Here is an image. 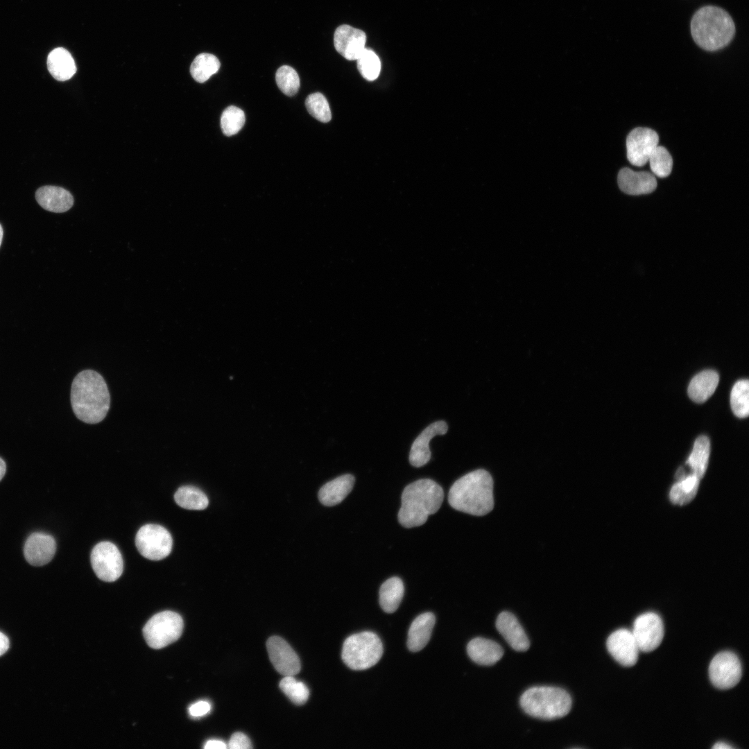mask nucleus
<instances>
[{"label": "nucleus", "instance_id": "obj_12", "mask_svg": "<svg viewBox=\"0 0 749 749\" xmlns=\"http://www.w3.org/2000/svg\"><path fill=\"white\" fill-rule=\"evenodd\" d=\"M657 133L648 128H636L626 139L627 157L636 166L645 165L655 148L658 146Z\"/></svg>", "mask_w": 749, "mask_h": 749}, {"label": "nucleus", "instance_id": "obj_8", "mask_svg": "<svg viewBox=\"0 0 749 749\" xmlns=\"http://www.w3.org/2000/svg\"><path fill=\"white\" fill-rule=\"evenodd\" d=\"M135 544L144 558L160 560L171 552L173 539L170 533L162 526L147 524L137 533Z\"/></svg>", "mask_w": 749, "mask_h": 749}, {"label": "nucleus", "instance_id": "obj_41", "mask_svg": "<svg viewBox=\"0 0 749 749\" xmlns=\"http://www.w3.org/2000/svg\"><path fill=\"white\" fill-rule=\"evenodd\" d=\"M10 646L8 638L1 632H0V656L3 655L8 649Z\"/></svg>", "mask_w": 749, "mask_h": 749}, {"label": "nucleus", "instance_id": "obj_44", "mask_svg": "<svg viewBox=\"0 0 749 749\" xmlns=\"http://www.w3.org/2000/svg\"><path fill=\"white\" fill-rule=\"evenodd\" d=\"M3 231L1 225L0 224V246L2 242Z\"/></svg>", "mask_w": 749, "mask_h": 749}, {"label": "nucleus", "instance_id": "obj_43", "mask_svg": "<svg viewBox=\"0 0 749 749\" xmlns=\"http://www.w3.org/2000/svg\"><path fill=\"white\" fill-rule=\"evenodd\" d=\"M6 470V463H5L4 460L1 458H0V481L2 479V478L5 475Z\"/></svg>", "mask_w": 749, "mask_h": 749}, {"label": "nucleus", "instance_id": "obj_7", "mask_svg": "<svg viewBox=\"0 0 749 749\" xmlns=\"http://www.w3.org/2000/svg\"><path fill=\"white\" fill-rule=\"evenodd\" d=\"M183 620L172 611H163L153 616L143 628L148 645L155 649L164 648L181 636Z\"/></svg>", "mask_w": 749, "mask_h": 749}, {"label": "nucleus", "instance_id": "obj_13", "mask_svg": "<svg viewBox=\"0 0 749 749\" xmlns=\"http://www.w3.org/2000/svg\"><path fill=\"white\" fill-rule=\"evenodd\" d=\"M267 651L275 669L284 676L295 675L300 671V659L291 646L278 636L270 637Z\"/></svg>", "mask_w": 749, "mask_h": 749}, {"label": "nucleus", "instance_id": "obj_30", "mask_svg": "<svg viewBox=\"0 0 749 749\" xmlns=\"http://www.w3.org/2000/svg\"><path fill=\"white\" fill-rule=\"evenodd\" d=\"M220 67V61L214 55L203 53L198 55L192 62L190 73L196 81L203 83L216 74Z\"/></svg>", "mask_w": 749, "mask_h": 749}, {"label": "nucleus", "instance_id": "obj_31", "mask_svg": "<svg viewBox=\"0 0 749 749\" xmlns=\"http://www.w3.org/2000/svg\"><path fill=\"white\" fill-rule=\"evenodd\" d=\"M730 405L734 414L740 418L749 414V382L741 379L735 383L730 394Z\"/></svg>", "mask_w": 749, "mask_h": 749}, {"label": "nucleus", "instance_id": "obj_6", "mask_svg": "<svg viewBox=\"0 0 749 749\" xmlns=\"http://www.w3.org/2000/svg\"><path fill=\"white\" fill-rule=\"evenodd\" d=\"M383 655V644L377 634L370 631L348 637L342 649L343 662L352 670H365L375 665Z\"/></svg>", "mask_w": 749, "mask_h": 749}, {"label": "nucleus", "instance_id": "obj_15", "mask_svg": "<svg viewBox=\"0 0 749 749\" xmlns=\"http://www.w3.org/2000/svg\"><path fill=\"white\" fill-rule=\"evenodd\" d=\"M366 35L358 28L349 25L338 26L334 35L336 50L348 60H356L365 49Z\"/></svg>", "mask_w": 749, "mask_h": 749}, {"label": "nucleus", "instance_id": "obj_20", "mask_svg": "<svg viewBox=\"0 0 749 749\" xmlns=\"http://www.w3.org/2000/svg\"><path fill=\"white\" fill-rule=\"evenodd\" d=\"M35 199L44 209L62 213L74 205V198L67 190L55 186H44L35 192Z\"/></svg>", "mask_w": 749, "mask_h": 749}, {"label": "nucleus", "instance_id": "obj_39", "mask_svg": "<svg viewBox=\"0 0 749 749\" xmlns=\"http://www.w3.org/2000/svg\"><path fill=\"white\" fill-rule=\"evenodd\" d=\"M210 710L211 705L206 700L198 701L189 707V713L193 717L203 716L208 714Z\"/></svg>", "mask_w": 749, "mask_h": 749}, {"label": "nucleus", "instance_id": "obj_42", "mask_svg": "<svg viewBox=\"0 0 749 749\" xmlns=\"http://www.w3.org/2000/svg\"><path fill=\"white\" fill-rule=\"evenodd\" d=\"M712 748H714V749H730V748H733V747L732 746H730V745H729V744H728L726 743H724V742H718V743H715L713 746Z\"/></svg>", "mask_w": 749, "mask_h": 749}, {"label": "nucleus", "instance_id": "obj_23", "mask_svg": "<svg viewBox=\"0 0 749 749\" xmlns=\"http://www.w3.org/2000/svg\"><path fill=\"white\" fill-rule=\"evenodd\" d=\"M470 657L481 665H492L503 655L502 647L497 642L481 637L472 639L467 646Z\"/></svg>", "mask_w": 749, "mask_h": 749}, {"label": "nucleus", "instance_id": "obj_19", "mask_svg": "<svg viewBox=\"0 0 749 749\" xmlns=\"http://www.w3.org/2000/svg\"><path fill=\"white\" fill-rule=\"evenodd\" d=\"M496 628L508 644L517 651H526L530 642L524 630L514 614L509 612L500 613L496 621Z\"/></svg>", "mask_w": 749, "mask_h": 749}, {"label": "nucleus", "instance_id": "obj_5", "mask_svg": "<svg viewBox=\"0 0 749 749\" xmlns=\"http://www.w3.org/2000/svg\"><path fill=\"white\" fill-rule=\"evenodd\" d=\"M524 711L531 716L553 720L566 716L571 707V699L564 689L539 686L529 688L520 699Z\"/></svg>", "mask_w": 749, "mask_h": 749}, {"label": "nucleus", "instance_id": "obj_40", "mask_svg": "<svg viewBox=\"0 0 749 749\" xmlns=\"http://www.w3.org/2000/svg\"><path fill=\"white\" fill-rule=\"evenodd\" d=\"M204 748L207 749H225L227 748V746L221 740L212 739L205 743Z\"/></svg>", "mask_w": 749, "mask_h": 749}, {"label": "nucleus", "instance_id": "obj_1", "mask_svg": "<svg viewBox=\"0 0 749 749\" xmlns=\"http://www.w3.org/2000/svg\"><path fill=\"white\" fill-rule=\"evenodd\" d=\"M73 411L80 420L87 424L101 422L110 406V396L103 377L93 370L80 372L71 388Z\"/></svg>", "mask_w": 749, "mask_h": 749}, {"label": "nucleus", "instance_id": "obj_33", "mask_svg": "<svg viewBox=\"0 0 749 749\" xmlns=\"http://www.w3.org/2000/svg\"><path fill=\"white\" fill-rule=\"evenodd\" d=\"M246 121L244 112L234 105L225 108L221 117V127L223 133L227 136H232L243 128Z\"/></svg>", "mask_w": 749, "mask_h": 749}, {"label": "nucleus", "instance_id": "obj_21", "mask_svg": "<svg viewBox=\"0 0 749 749\" xmlns=\"http://www.w3.org/2000/svg\"><path fill=\"white\" fill-rule=\"evenodd\" d=\"M354 482V476L346 474L326 483L318 492L320 502L327 506L340 503L352 491Z\"/></svg>", "mask_w": 749, "mask_h": 749}, {"label": "nucleus", "instance_id": "obj_14", "mask_svg": "<svg viewBox=\"0 0 749 749\" xmlns=\"http://www.w3.org/2000/svg\"><path fill=\"white\" fill-rule=\"evenodd\" d=\"M606 645L610 655L622 666H632L637 663L639 649L629 630L621 628L613 632L608 637Z\"/></svg>", "mask_w": 749, "mask_h": 749}, {"label": "nucleus", "instance_id": "obj_18", "mask_svg": "<svg viewBox=\"0 0 749 749\" xmlns=\"http://www.w3.org/2000/svg\"><path fill=\"white\" fill-rule=\"evenodd\" d=\"M617 181L623 192L633 196L650 193L657 187L653 174L647 171H634L629 168H623L619 171Z\"/></svg>", "mask_w": 749, "mask_h": 749}, {"label": "nucleus", "instance_id": "obj_4", "mask_svg": "<svg viewBox=\"0 0 749 749\" xmlns=\"http://www.w3.org/2000/svg\"><path fill=\"white\" fill-rule=\"evenodd\" d=\"M695 42L707 51H716L728 45L735 33L734 23L723 9L707 6L699 9L691 21Z\"/></svg>", "mask_w": 749, "mask_h": 749}, {"label": "nucleus", "instance_id": "obj_28", "mask_svg": "<svg viewBox=\"0 0 749 749\" xmlns=\"http://www.w3.org/2000/svg\"><path fill=\"white\" fill-rule=\"evenodd\" d=\"M700 479L693 474H688L677 479L669 492L671 501L677 505H685L691 501L696 496Z\"/></svg>", "mask_w": 749, "mask_h": 749}, {"label": "nucleus", "instance_id": "obj_34", "mask_svg": "<svg viewBox=\"0 0 749 749\" xmlns=\"http://www.w3.org/2000/svg\"><path fill=\"white\" fill-rule=\"evenodd\" d=\"M279 89L286 96H294L300 88V78L296 71L290 66L280 67L275 74Z\"/></svg>", "mask_w": 749, "mask_h": 749}, {"label": "nucleus", "instance_id": "obj_36", "mask_svg": "<svg viewBox=\"0 0 749 749\" xmlns=\"http://www.w3.org/2000/svg\"><path fill=\"white\" fill-rule=\"evenodd\" d=\"M356 60L359 71L365 79L371 81L379 76L381 62L372 50L365 48Z\"/></svg>", "mask_w": 749, "mask_h": 749}, {"label": "nucleus", "instance_id": "obj_25", "mask_svg": "<svg viewBox=\"0 0 749 749\" xmlns=\"http://www.w3.org/2000/svg\"><path fill=\"white\" fill-rule=\"evenodd\" d=\"M719 381L718 374L712 370L696 374L689 383L688 395L696 403L705 402L714 393Z\"/></svg>", "mask_w": 749, "mask_h": 749}, {"label": "nucleus", "instance_id": "obj_17", "mask_svg": "<svg viewBox=\"0 0 749 749\" xmlns=\"http://www.w3.org/2000/svg\"><path fill=\"white\" fill-rule=\"evenodd\" d=\"M448 430L447 424L443 421H436L426 427L413 441L409 454V462L420 467L426 465L431 458L429 442L436 436L444 435Z\"/></svg>", "mask_w": 749, "mask_h": 749}, {"label": "nucleus", "instance_id": "obj_32", "mask_svg": "<svg viewBox=\"0 0 749 749\" xmlns=\"http://www.w3.org/2000/svg\"><path fill=\"white\" fill-rule=\"evenodd\" d=\"M280 689L295 704L302 705L307 702L309 691L305 684L297 680L294 675L284 676L279 684Z\"/></svg>", "mask_w": 749, "mask_h": 749}, {"label": "nucleus", "instance_id": "obj_9", "mask_svg": "<svg viewBox=\"0 0 749 749\" xmlns=\"http://www.w3.org/2000/svg\"><path fill=\"white\" fill-rule=\"evenodd\" d=\"M90 559L94 573L103 581H115L123 573L121 553L117 546L110 542L98 543L92 551Z\"/></svg>", "mask_w": 749, "mask_h": 749}, {"label": "nucleus", "instance_id": "obj_11", "mask_svg": "<svg viewBox=\"0 0 749 749\" xmlns=\"http://www.w3.org/2000/svg\"><path fill=\"white\" fill-rule=\"evenodd\" d=\"M632 634L639 651L648 653L656 649L664 637V624L655 612H646L634 621Z\"/></svg>", "mask_w": 749, "mask_h": 749}, {"label": "nucleus", "instance_id": "obj_27", "mask_svg": "<svg viewBox=\"0 0 749 749\" xmlns=\"http://www.w3.org/2000/svg\"><path fill=\"white\" fill-rule=\"evenodd\" d=\"M710 452V443L708 438L700 436L696 438L687 465L691 470V474L701 479L705 473Z\"/></svg>", "mask_w": 749, "mask_h": 749}, {"label": "nucleus", "instance_id": "obj_38", "mask_svg": "<svg viewBox=\"0 0 749 749\" xmlns=\"http://www.w3.org/2000/svg\"><path fill=\"white\" fill-rule=\"evenodd\" d=\"M227 746L230 749H249L252 748L249 738L242 732L234 733Z\"/></svg>", "mask_w": 749, "mask_h": 749}, {"label": "nucleus", "instance_id": "obj_29", "mask_svg": "<svg viewBox=\"0 0 749 749\" xmlns=\"http://www.w3.org/2000/svg\"><path fill=\"white\" fill-rule=\"evenodd\" d=\"M174 499L179 506L188 510H204L209 504L207 495L193 485L179 488L174 494Z\"/></svg>", "mask_w": 749, "mask_h": 749}, {"label": "nucleus", "instance_id": "obj_3", "mask_svg": "<svg viewBox=\"0 0 749 749\" xmlns=\"http://www.w3.org/2000/svg\"><path fill=\"white\" fill-rule=\"evenodd\" d=\"M444 499L442 487L430 479H419L403 490L398 513L399 524L406 528L424 524L430 515L440 508Z\"/></svg>", "mask_w": 749, "mask_h": 749}, {"label": "nucleus", "instance_id": "obj_2", "mask_svg": "<svg viewBox=\"0 0 749 749\" xmlns=\"http://www.w3.org/2000/svg\"><path fill=\"white\" fill-rule=\"evenodd\" d=\"M448 502L456 510L476 516L494 507L493 479L485 470L470 472L456 480L449 491Z\"/></svg>", "mask_w": 749, "mask_h": 749}, {"label": "nucleus", "instance_id": "obj_35", "mask_svg": "<svg viewBox=\"0 0 749 749\" xmlns=\"http://www.w3.org/2000/svg\"><path fill=\"white\" fill-rule=\"evenodd\" d=\"M648 162L653 173L657 177L666 178L671 172L673 160L669 151L663 146H657Z\"/></svg>", "mask_w": 749, "mask_h": 749}, {"label": "nucleus", "instance_id": "obj_16", "mask_svg": "<svg viewBox=\"0 0 749 749\" xmlns=\"http://www.w3.org/2000/svg\"><path fill=\"white\" fill-rule=\"evenodd\" d=\"M56 544L53 536L44 533H33L26 540L24 554L33 566H43L53 558Z\"/></svg>", "mask_w": 749, "mask_h": 749}, {"label": "nucleus", "instance_id": "obj_22", "mask_svg": "<svg viewBox=\"0 0 749 749\" xmlns=\"http://www.w3.org/2000/svg\"><path fill=\"white\" fill-rule=\"evenodd\" d=\"M436 622L432 612H424L412 622L408 632L407 646L412 652H417L428 644Z\"/></svg>", "mask_w": 749, "mask_h": 749}, {"label": "nucleus", "instance_id": "obj_10", "mask_svg": "<svg viewBox=\"0 0 749 749\" xmlns=\"http://www.w3.org/2000/svg\"><path fill=\"white\" fill-rule=\"evenodd\" d=\"M742 668L739 659L731 651L716 654L709 666V675L714 687L728 689L736 686L741 680Z\"/></svg>", "mask_w": 749, "mask_h": 749}, {"label": "nucleus", "instance_id": "obj_26", "mask_svg": "<svg viewBox=\"0 0 749 749\" xmlns=\"http://www.w3.org/2000/svg\"><path fill=\"white\" fill-rule=\"evenodd\" d=\"M404 593V587L401 578L395 576L386 580L379 589V603L382 610L387 613L395 612Z\"/></svg>", "mask_w": 749, "mask_h": 749}, {"label": "nucleus", "instance_id": "obj_37", "mask_svg": "<svg viewBox=\"0 0 749 749\" xmlns=\"http://www.w3.org/2000/svg\"><path fill=\"white\" fill-rule=\"evenodd\" d=\"M309 113L320 122L327 123L332 119L331 110L323 94L316 92L309 94L305 100Z\"/></svg>", "mask_w": 749, "mask_h": 749}, {"label": "nucleus", "instance_id": "obj_24", "mask_svg": "<svg viewBox=\"0 0 749 749\" xmlns=\"http://www.w3.org/2000/svg\"><path fill=\"white\" fill-rule=\"evenodd\" d=\"M47 68L58 81L70 79L76 72V66L71 53L62 47L52 50L47 58Z\"/></svg>", "mask_w": 749, "mask_h": 749}]
</instances>
